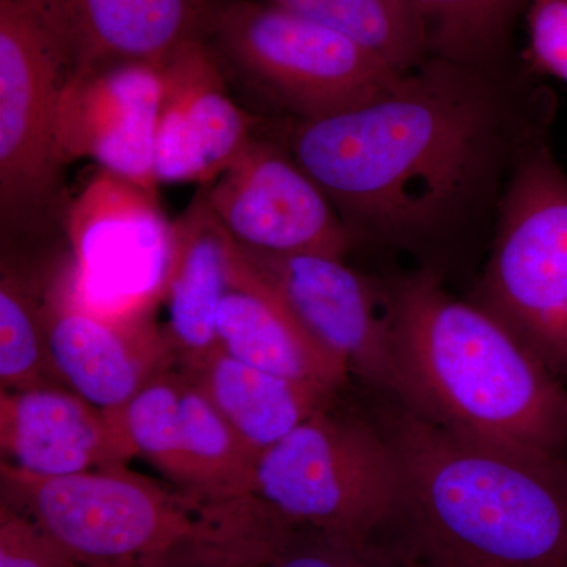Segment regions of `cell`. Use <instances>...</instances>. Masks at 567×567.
<instances>
[{
  "label": "cell",
  "mask_w": 567,
  "mask_h": 567,
  "mask_svg": "<svg viewBox=\"0 0 567 567\" xmlns=\"http://www.w3.org/2000/svg\"><path fill=\"white\" fill-rule=\"evenodd\" d=\"M529 87L429 58L371 102L295 121L287 151L357 240L416 248L472 218L547 141L551 99Z\"/></svg>",
  "instance_id": "obj_1"
},
{
  "label": "cell",
  "mask_w": 567,
  "mask_h": 567,
  "mask_svg": "<svg viewBox=\"0 0 567 567\" xmlns=\"http://www.w3.org/2000/svg\"><path fill=\"white\" fill-rule=\"evenodd\" d=\"M404 466L391 546L413 567H567V454L488 445L383 401Z\"/></svg>",
  "instance_id": "obj_2"
},
{
  "label": "cell",
  "mask_w": 567,
  "mask_h": 567,
  "mask_svg": "<svg viewBox=\"0 0 567 567\" xmlns=\"http://www.w3.org/2000/svg\"><path fill=\"white\" fill-rule=\"evenodd\" d=\"M401 405L454 434L565 456L567 390L495 317L435 271L388 279Z\"/></svg>",
  "instance_id": "obj_3"
},
{
  "label": "cell",
  "mask_w": 567,
  "mask_h": 567,
  "mask_svg": "<svg viewBox=\"0 0 567 567\" xmlns=\"http://www.w3.org/2000/svg\"><path fill=\"white\" fill-rule=\"evenodd\" d=\"M0 491L80 567L251 566L292 529L256 496L205 498L126 465L43 477L2 464Z\"/></svg>",
  "instance_id": "obj_4"
},
{
  "label": "cell",
  "mask_w": 567,
  "mask_h": 567,
  "mask_svg": "<svg viewBox=\"0 0 567 567\" xmlns=\"http://www.w3.org/2000/svg\"><path fill=\"white\" fill-rule=\"evenodd\" d=\"M252 495L290 528L382 540L404 502L401 454L379 420L323 406L265 451Z\"/></svg>",
  "instance_id": "obj_5"
},
{
  "label": "cell",
  "mask_w": 567,
  "mask_h": 567,
  "mask_svg": "<svg viewBox=\"0 0 567 567\" xmlns=\"http://www.w3.org/2000/svg\"><path fill=\"white\" fill-rule=\"evenodd\" d=\"M473 303L567 379V174L547 141L518 158Z\"/></svg>",
  "instance_id": "obj_6"
},
{
  "label": "cell",
  "mask_w": 567,
  "mask_h": 567,
  "mask_svg": "<svg viewBox=\"0 0 567 567\" xmlns=\"http://www.w3.org/2000/svg\"><path fill=\"white\" fill-rule=\"evenodd\" d=\"M205 40L219 61L297 121L371 102L404 74L341 33L268 0H223Z\"/></svg>",
  "instance_id": "obj_7"
},
{
  "label": "cell",
  "mask_w": 567,
  "mask_h": 567,
  "mask_svg": "<svg viewBox=\"0 0 567 567\" xmlns=\"http://www.w3.org/2000/svg\"><path fill=\"white\" fill-rule=\"evenodd\" d=\"M65 70L33 0H0V224L3 244L44 233L61 199L58 115Z\"/></svg>",
  "instance_id": "obj_8"
},
{
  "label": "cell",
  "mask_w": 567,
  "mask_h": 567,
  "mask_svg": "<svg viewBox=\"0 0 567 567\" xmlns=\"http://www.w3.org/2000/svg\"><path fill=\"white\" fill-rule=\"evenodd\" d=\"M70 292L103 315H153L174 251V223L155 192L100 169L65 213Z\"/></svg>",
  "instance_id": "obj_9"
},
{
  "label": "cell",
  "mask_w": 567,
  "mask_h": 567,
  "mask_svg": "<svg viewBox=\"0 0 567 567\" xmlns=\"http://www.w3.org/2000/svg\"><path fill=\"white\" fill-rule=\"evenodd\" d=\"M249 267L287 306L306 333L383 401L401 404L391 328L390 287L327 254H257Z\"/></svg>",
  "instance_id": "obj_10"
},
{
  "label": "cell",
  "mask_w": 567,
  "mask_h": 567,
  "mask_svg": "<svg viewBox=\"0 0 567 567\" xmlns=\"http://www.w3.org/2000/svg\"><path fill=\"white\" fill-rule=\"evenodd\" d=\"M216 221L246 251L342 257L357 237L290 152L254 137L204 192Z\"/></svg>",
  "instance_id": "obj_11"
},
{
  "label": "cell",
  "mask_w": 567,
  "mask_h": 567,
  "mask_svg": "<svg viewBox=\"0 0 567 567\" xmlns=\"http://www.w3.org/2000/svg\"><path fill=\"white\" fill-rule=\"evenodd\" d=\"M41 316L52 368L63 386L122 425L130 399L177 365L153 315H103L70 292L61 260L44 274Z\"/></svg>",
  "instance_id": "obj_12"
},
{
  "label": "cell",
  "mask_w": 567,
  "mask_h": 567,
  "mask_svg": "<svg viewBox=\"0 0 567 567\" xmlns=\"http://www.w3.org/2000/svg\"><path fill=\"white\" fill-rule=\"evenodd\" d=\"M162 63H121L63 82L58 115L62 164L100 169L155 192V142L163 102Z\"/></svg>",
  "instance_id": "obj_13"
},
{
  "label": "cell",
  "mask_w": 567,
  "mask_h": 567,
  "mask_svg": "<svg viewBox=\"0 0 567 567\" xmlns=\"http://www.w3.org/2000/svg\"><path fill=\"white\" fill-rule=\"evenodd\" d=\"M162 70L156 183H212L251 144L257 118L234 102L207 40L183 44Z\"/></svg>",
  "instance_id": "obj_14"
},
{
  "label": "cell",
  "mask_w": 567,
  "mask_h": 567,
  "mask_svg": "<svg viewBox=\"0 0 567 567\" xmlns=\"http://www.w3.org/2000/svg\"><path fill=\"white\" fill-rule=\"evenodd\" d=\"M61 51L65 80L121 65L163 63L207 39L223 0H33Z\"/></svg>",
  "instance_id": "obj_15"
},
{
  "label": "cell",
  "mask_w": 567,
  "mask_h": 567,
  "mask_svg": "<svg viewBox=\"0 0 567 567\" xmlns=\"http://www.w3.org/2000/svg\"><path fill=\"white\" fill-rule=\"evenodd\" d=\"M2 464L59 477L125 466L134 457L122 425L65 386L0 391Z\"/></svg>",
  "instance_id": "obj_16"
},
{
  "label": "cell",
  "mask_w": 567,
  "mask_h": 567,
  "mask_svg": "<svg viewBox=\"0 0 567 567\" xmlns=\"http://www.w3.org/2000/svg\"><path fill=\"white\" fill-rule=\"evenodd\" d=\"M218 344L246 364L331 393L350 379L346 365L306 333L235 244L229 289L218 317Z\"/></svg>",
  "instance_id": "obj_17"
},
{
  "label": "cell",
  "mask_w": 567,
  "mask_h": 567,
  "mask_svg": "<svg viewBox=\"0 0 567 567\" xmlns=\"http://www.w3.org/2000/svg\"><path fill=\"white\" fill-rule=\"evenodd\" d=\"M233 238L216 221L204 192L174 223V251L159 305V324L177 364L207 357L218 344V317L230 282Z\"/></svg>",
  "instance_id": "obj_18"
},
{
  "label": "cell",
  "mask_w": 567,
  "mask_h": 567,
  "mask_svg": "<svg viewBox=\"0 0 567 567\" xmlns=\"http://www.w3.org/2000/svg\"><path fill=\"white\" fill-rule=\"evenodd\" d=\"M177 365L203 386L257 457L334 402L331 391L254 368L223 349Z\"/></svg>",
  "instance_id": "obj_19"
},
{
  "label": "cell",
  "mask_w": 567,
  "mask_h": 567,
  "mask_svg": "<svg viewBox=\"0 0 567 567\" xmlns=\"http://www.w3.org/2000/svg\"><path fill=\"white\" fill-rule=\"evenodd\" d=\"M177 368L183 453L188 473L186 491L212 499L254 496V472L259 457L245 445L193 375L181 365Z\"/></svg>",
  "instance_id": "obj_20"
},
{
  "label": "cell",
  "mask_w": 567,
  "mask_h": 567,
  "mask_svg": "<svg viewBox=\"0 0 567 567\" xmlns=\"http://www.w3.org/2000/svg\"><path fill=\"white\" fill-rule=\"evenodd\" d=\"M341 33L398 73L431 58L427 32L406 0H268Z\"/></svg>",
  "instance_id": "obj_21"
},
{
  "label": "cell",
  "mask_w": 567,
  "mask_h": 567,
  "mask_svg": "<svg viewBox=\"0 0 567 567\" xmlns=\"http://www.w3.org/2000/svg\"><path fill=\"white\" fill-rule=\"evenodd\" d=\"M529 0H406L423 21L431 58L503 69L511 32Z\"/></svg>",
  "instance_id": "obj_22"
},
{
  "label": "cell",
  "mask_w": 567,
  "mask_h": 567,
  "mask_svg": "<svg viewBox=\"0 0 567 567\" xmlns=\"http://www.w3.org/2000/svg\"><path fill=\"white\" fill-rule=\"evenodd\" d=\"M43 275L3 252L0 271V386L22 391L63 386L52 368L41 316Z\"/></svg>",
  "instance_id": "obj_23"
},
{
  "label": "cell",
  "mask_w": 567,
  "mask_h": 567,
  "mask_svg": "<svg viewBox=\"0 0 567 567\" xmlns=\"http://www.w3.org/2000/svg\"><path fill=\"white\" fill-rule=\"evenodd\" d=\"M121 421L134 456L144 457L171 484L186 491L177 365L145 383L123 409Z\"/></svg>",
  "instance_id": "obj_24"
},
{
  "label": "cell",
  "mask_w": 567,
  "mask_h": 567,
  "mask_svg": "<svg viewBox=\"0 0 567 567\" xmlns=\"http://www.w3.org/2000/svg\"><path fill=\"white\" fill-rule=\"evenodd\" d=\"M252 567H413L390 543L358 544L312 532L292 528L281 544Z\"/></svg>",
  "instance_id": "obj_25"
},
{
  "label": "cell",
  "mask_w": 567,
  "mask_h": 567,
  "mask_svg": "<svg viewBox=\"0 0 567 567\" xmlns=\"http://www.w3.org/2000/svg\"><path fill=\"white\" fill-rule=\"evenodd\" d=\"M0 567H80L37 522L0 502Z\"/></svg>",
  "instance_id": "obj_26"
},
{
  "label": "cell",
  "mask_w": 567,
  "mask_h": 567,
  "mask_svg": "<svg viewBox=\"0 0 567 567\" xmlns=\"http://www.w3.org/2000/svg\"><path fill=\"white\" fill-rule=\"evenodd\" d=\"M527 63L567 84V0H529Z\"/></svg>",
  "instance_id": "obj_27"
},
{
  "label": "cell",
  "mask_w": 567,
  "mask_h": 567,
  "mask_svg": "<svg viewBox=\"0 0 567 567\" xmlns=\"http://www.w3.org/2000/svg\"><path fill=\"white\" fill-rule=\"evenodd\" d=\"M252 566H241V567H252ZM155 567H235V566L207 565V563H175V565H164V566H155Z\"/></svg>",
  "instance_id": "obj_28"
},
{
  "label": "cell",
  "mask_w": 567,
  "mask_h": 567,
  "mask_svg": "<svg viewBox=\"0 0 567 567\" xmlns=\"http://www.w3.org/2000/svg\"><path fill=\"white\" fill-rule=\"evenodd\" d=\"M566 454H567V446H566Z\"/></svg>",
  "instance_id": "obj_29"
}]
</instances>
